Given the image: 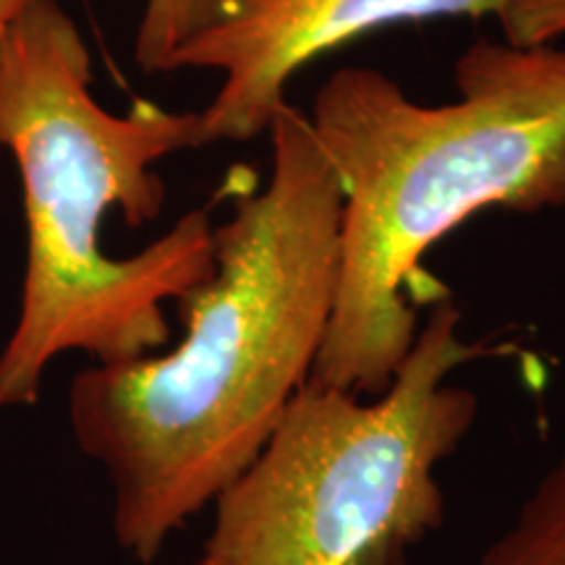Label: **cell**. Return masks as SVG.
Returning a JSON list of instances; mask_svg holds the SVG:
<instances>
[{
    "instance_id": "6",
    "label": "cell",
    "mask_w": 565,
    "mask_h": 565,
    "mask_svg": "<svg viewBox=\"0 0 565 565\" xmlns=\"http://www.w3.org/2000/svg\"><path fill=\"white\" fill-rule=\"evenodd\" d=\"M479 565H565V450L536 479Z\"/></svg>"
},
{
    "instance_id": "2",
    "label": "cell",
    "mask_w": 565,
    "mask_h": 565,
    "mask_svg": "<svg viewBox=\"0 0 565 565\" xmlns=\"http://www.w3.org/2000/svg\"><path fill=\"white\" fill-rule=\"evenodd\" d=\"M196 147V110L137 100L110 113L92 95V55L58 0H30L0 26V152L17 166L26 223L19 315L0 349V412L32 408L63 353L95 364L171 343L166 303L215 265L207 207L183 212L129 257L105 254L113 210L154 223L168 186L160 160Z\"/></svg>"
},
{
    "instance_id": "9",
    "label": "cell",
    "mask_w": 565,
    "mask_h": 565,
    "mask_svg": "<svg viewBox=\"0 0 565 565\" xmlns=\"http://www.w3.org/2000/svg\"><path fill=\"white\" fill-rule=\"evenodd\" d=\"M26 3H30V0H0V26L9 24Z\"/></svg>"
},
{
    "instance_id": "7",
    "label": "cell",
    "mask_w": 565,
    "mask_h": 565,
    "mask_svg": "<svg viewBox=\"0 0 565 565\" xmlns=\"http://www.w3.org/2000/svg\"><path fill=\"white\" fill-rule=\"evenodd\" d=\"M223 0H145L134 38V63L145 74H162L181 47L221 19Z\"/></svg>"
},
{
    "instance_id": "4",
    "label": "cell",
    "mask_w": 565,
    "mask_h": 565,
    "mask_svg": "<svg viewBox=\"0 0 565 565\" xmlns=\"http://www.w3.org/2000/svg\"><path fill=\"white\" fill-rule=\"evenodd\" d=\"M461 324L454 301L437 303L374 395L309 380L210 505L194 565H406L445 524L440 466L479 416L454 374L494 353Z\"/></svg>"
},
{
    "instance_id": "8",
    "label": "cell",
    "mask_w": 565,
    "mask_h": 565,
    "mask_svg": "<svg viewBox=\"0 0 565 565\" xmlns=\"http://www.w3.org/2000/svg\"><path fill=\"white\" fill-rule=\"evenodd\" d=\"M498 24L511 45H555L565 38V0H513Z\"/></svg>"
},
{
    "instance_id": "5",
    "label": "cell",
    "mask_w": 565,
    "mask_h": 565,
    "mask_svg": "<svg viewBox=\"0 0 565 565\" xmlns=\"http://www.w3.org/2000/svg\"><path fill=\"white\" fill-rule=\"evenodd\" d=\"M513 0H223L221 19L181 47L168 71L221 74L196 110V147L244 145L270 129L309 63L374 30L408 21L500 19Z\"/></svg>"
},
{
    "instance_id": "3",
    "label": "cell",
    "mask_w": 565,
    "mask_h": 565,
    "mask_svg": "<svg viewBox=\"0 0 565 565\" xmlns=\"http://www.w3.org/2000/svg\"><path fill=\"white\" fill-rule=\"evenodd\" d=\"M458 97H408L345 66L317 89L309 126L341 186V273L312 383L385 391L419 333L408 296L437 242L484 210L565 207V47L479 40Z\"/></svg>"
},
{
    "instance_id": "1",
    "label": "cell",
    "mask_w": 565,
    "mask_h": 565,
    "mask_svg": "<svg viewBox=\"0 0 565 565\" xmlns=\"http://www.w3.org/2000/svg\"><path fill=\"white\" fill-rule=\"evenodd\" d=\"M267 137L270 179L215 225L212 273L175 301L179 341L71 380V435L108 479L116 545L141 565L257 458L333 320L341 186L291 103Z\"/></svg>"
}]
</instances>
